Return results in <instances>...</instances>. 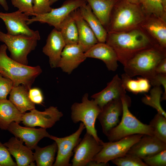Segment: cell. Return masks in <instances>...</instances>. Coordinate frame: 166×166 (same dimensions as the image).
<instances>
[{"label": "cell", "instance_id": "6da1fadb", "mask_svg": "<svg viewBox=\"0 0 166 166\" xmlns=\"http://www.w3.org/2000/svg\"><path fill=\"white\" fill-rule=\"evenodd\" d=\"M105 43L115 51L118 61L123 65L138 52L159 46L140 27L127 31L108 32Z\"/></svg>", "mask_w": 166, "mask_h": 166}, {"label": "cell", "instance_id": "7a4b0ae2", "mask_svg": "<svg viewBox=\"0 0 166 166\" xmlns=\"http://www.w3.org/2000/svg\"><path fill=\"white\" fill-rule=\"evenodd\" d=\"M147 16L140 5L126 0L118 1L111 14L108 32L129 31L140 26Z\"/></svg>", "mask_w": 166, "mask_h": 166}, {"label": "cell", "instance_id": "3957f363", "mask_svg": "<svg viewBox=\"0 0 166 166\" xmlns=\"http://www.w3.org/2000/svg\"><path fill=\"white\" fill-rule=\"evenodd\" d=\"M7 49L4 44L0 45V74L10 79L14 86L22 85L29 90L42 72L40 66H29L13 60L7 55Z\"/></svg>", "mask_w": 166, "mask_h": 166}, {"label": "cell", "instance_id": "277c9868", "mask_svg": "<svg viewBox=\"0 0 166 166\" xmlns=\"http://www.w3.org/2000/svg\"><path fill=\"white\" fill-rule=\"evenodd\" d=\"M166 49L156 46L143 50L135 55L123 65L125 73L130 77L137 75L150 81L156 73L158 64L166 58Z\"/></svg>", "mask_w": 166, "mask_h": 166}, {"label": "cell", "instance_id": "5b68a950", "mask_svg": "<svg viewBox=\"0 0 166 166\" xmlns=\"http://www.w3.org/2000/svg\"><path fill=\"white\" fill-rule=\"evenodd\" d=\"M121 100L123 105L121 120L106 135L109 141H117L135 134L153 136V129L151 126L141 122L130 111L128 108L131 105L130 98L126 95Z\"/></svg>", "mask_w": 166, "mask_h": 166}, {"label": "cell", "instance_id": "8992f818", "mask_svg": "<svg viewBox=\"0 0 166 166\" xmlns=\"http://www.w3.org/2000/svg\"><path fill=\"white\" fill-rule=\"evenodd\" d=\"M88 97V94L85 93L81 102H75L72 105L71 119L74 123L80 121L82 123L86 129V132L92 136L100 143L102 140L98 136L95 124L101 109L93 99L90 100Z\"/></svg>", "mask_w": 166, "mask_h": 166}, {"label": "cell", "instance_id": "52a82bcc", "mask_svg": "<svg viewBox=\"0 0 166 166\" xmlns=\"http://www.w3.org/2000/svg\"><path fill=\"white\" fill-rule=\"evenodd\" d=\"M38 40L34 37L10 35L0 29V41L7 46L10 52V57L25 65H28L27 56L35 49Z\"/></svg>", "mask_w": 166, "mask_h": 166}, {"label": "cell", "instance_id": "ba28073f", "mask_svg": "<svg viewBox=\"0 0 166 166\" xmlns=\"http://www.w3.org/2000/svg\"><path fill=\"white\" fill-rule=\"evenodd\" d=\"M141 134L128 136L114 141L100 142L102 147L92 160L98 163H107L114 159L126 155L131 147L142 136Z\"/></svg>", "mask_w": 166, "mask_h": 166}, {"label": "cell", "instance_id": "9c48e42d", "mask_svg": "<svg viewBox=\"0 0 166 166\" xmlns=\"http://www.w3.org/2000/svg\"><path fill=\"white\" fill-rule=\"evenodd\" d=\"M87 3L85 0H67L59 7L52 8L47 13L35 15L31 18H29L27 24L38 22L42 23H47L60 30L61 25L64 20L73 11Z\"/></svg>", "mask_w": 166, "mask_h": 166}, {"label": "cell", "instance_id": "30bf717a", "mask_svg": "<svg viewBox=\"0 0 166 166\" xmlns=\"http://www.w3.org/2000/svg\"><path fill=\"white\" fill-rule=\"evenodd\" d=\"M85 128L84 124L81 122L78 129L72 134L63 137H58L50 135L49 138L57 144V154L53 166H70L71 157L73 151L81 140L80 136Z\"/></svg>", "mask_w": 166, "mask_h": 166}, {"label": "cell", "instance_id": "8fae6325", "mask_svg": "<svg viewBox=\"0 0 166 166\" xmlns=\"http://www.w3.org/2000/svg\"><path fill=\"white\" fill-rule=\"evenodd\" d=\"M29 16L18 10L11 13L0 12V19L4 22L7 34L11 35H22L41 39L38 30L30 29L27 22Z\"/></svg>", "mask_w": 166, "mask_h": 166}, {"label": "cell", "instance_id": "7c38bea8", "mask_svg": "<svg viewBox=\"0 0 166 166\" xmlns=\"http://www.w3.org/2000/svg\"><path fill=\"white\" fill-rule=\"evenodd\" d=\"M23 113L22 123L26 126H39L47 129L52 127L63 116L62 113L56 107L51 106L43 111L35 109Z\"/></svg>", "mask_w": 166, "mask_h": 166}, {"label": "cell", "instance_id": "4fadbf2b", "mask_svg": "<svg viewBox=\"0 0 166 166\" xmlns=\"http://www.w3.org/2000/svg\"><path fill=\"white\" fill-rule=\"evenodd\" d=\"M102 146L91 135L86 132L74 148L72 166H85L101 149Z\"/></svg>", "mask_w": 166, "mask_h": 166}, {"label": "cell", "instance_id": "5bb4252c", "mask_svg": "<svg viewBox=\"0 0 166 166\" xmlns=\"http://www.w3.org/2000/svg\"><path fill=\"white\" fill-rule=\"evenodd\" d=\"M7 130L15 137L25 142L26 146L31 150L34 149L42 139L45 137L49 138L50 136L46 129L23 127L15 122L10 124Z\"/></svg>", "mask_w": 166, "mask_h": 166}, {"label": "cell", "instance_id": "9a60e30c", "mask_svg": "<svg viewBox=\"0 0 166 166\" xmlns=\"http://www.w3.org/2000/svg\"><path fill=\"white\" fill-rule=\"evenodd\" d=\"M164 150H166V143L154 136L143 135L127 154L134 155L143 160Z\"/></svg>", "mask_w": 166, "mask_h": 166}, {"label": "cell", "instance_id": "2e32d148", "mask_svg": "<svg viewBox=\"0 0 166 166\" xmlns=\"http://www.w3.org/2000/svg\"><path fill=\"white\" fill-rule=\"evenodd\" d=\"M123 105L121 99L113 100L105 105L101 109L97 118L106 136L108 132L119 123V117L122 115Z\"/></svg>", "mask_w": 166, "mask_h": 166}, {"label": "cell", "instance_id": "e0dca14e", "mask_svg": "<svg viewBox=\"0 0 166 166\" xmlns=\"http://www.w3.org/2000/svg\"><path fill=\"white\" fill-rule=\"evenodd\" d=\"M86 58L78 44L66 45L61 52L57 67L70 74Z\"/></svg>", "mask_w": 166, "mask_h": 166}, {"label": "cell", "instance_id": "ac0fdd59", "mask_svg": "<svg viewBox=\"0 0 166 166\" xmlns=\"http://www.w3.org/2000/svg\"><path fill=\"white\" fill-rule=\"evenodd\" d=\"M126 91L122 85L121 78L117 74L107 83L105 89L93 94L91 97L101 109L110 101L114 99H121L125 96Z\"/></svg>", "mask_w": 166, "mask_h": 166}, {"label": "cell", "instance_id": "d6986e66", "mask_svg": "<svg viewBox=\"0 0 166 166\" xmlns=\"http://www.w3.org/2000/svg\"><path fill=\"white\" fill-rule=\"evenodd\" d=\"M66 45L60 30L54 28L49 34L42 52L49 58L52 68L57 67L61 52Z\"/></svg>", "mask_w": 166, "mask_h": 166}, {"label": "cell", "instance_id": "ffe728a7", "mask_svg": "<svg viewBox=\"0 0 166 166\" xmlns=\"http://www.w3.org/2000/svg\"><path fill=\"white\" fill-rule=\"evenodd\" d=\"M85 54L86 58H93L102 60L109 71H116L118 66L116 53L105 42H98L85 52Z\"/></svg>", "mask_w": 166, "mask_h": 166}, {"label": "cell", "instance_id": "44dd1931", "mask_svg": "<svg viewBox=\"0 0 166 166\" xmlns=\"http://www.w3.org/2000/svg\"><path fill=\"white\" fill-rule=\"evenodd\" d=\"M76 25L78 33V44L85 53L98 42L93 31L81 16L79 8L71 14Z\"/></svg>", "mask_w": 166, "mask_h": 166}, {"label": "cell", "instance_id": "7402d4cb", "mask_svg": "<svg viewBox=\"0 0 166 166\" xmlns=\"http://www.w3.org/2000/svg\"><path fill=\"white\" fill-rule=\"evenodd\" d=\"M23 141L15 137L11 138L3 144L15 158L17 166H35L32 150L23 145Z\"/></svg>", "mask_w": 166, "mask_h": 166}, {"label": "cell", "instance_id": "603a6c76", "mask_svg": "<svg viewBox=\"0 0 166 166\" xmlns=\"http://www.w3.org/2000/svg\"><path fill=\"white\" fill-rule=\"evenodd\" d=\"M140 26L154 38L159 45L166 49V21L157 17L150 15L147 16Z\"/></svg>", "mask_w": 166, "mask_h": 166}, {"label": "cell", "instance_id": "cb8c5ba5", "mask_svg": "<svg viewBox=\"0 0 166 166\" xmlns=\"http://www.w3.org/2000/svg\"><path fill=\"white\" fill-rule=\"evenodd\" d=\"M23 113L9 100L6 99L0 100V128L7 130L12 122L19 124L22 121Z\"/></svg>", "mask_w": 166, "mask_h": 166}, {"label": "cell", "instance_id": "d4e9b609", "mask_svg": "<svg viewBox=\"0 0 166 166\" xmlns=\"http://www.w3.org/2000/svg\"><path fill=\"white\" fill-rule=\"evenodd\" d=\"M106 30L113 9L118 0H85ZM107 31V30H106Z\"/></svg>", "mask_w": 166, "mask_h": 166}, {"label": "cell", "instance_id": "484cf974", "mask_svg": "<svg viewBox=\"0 0 166 166\" xmlns=\"http://www.w3.org/2000/svg\"><path fill=\"white\" fill-rule=\"evenodd\" d=\"M80 13L96 36L98 42L105 43L107 32L87 3L79 8Z\"/></svg>", "mask_w": 166, "mask_h": 166}, {"label": "cell", "instance_id": "4316f807", "mask_svg": "<svg viewBox=\"0 0 166 166\" xmlns=\"http://www.w3.org/2000/svg\"><path fill=\"white\" fill-rule=\"evenodd\" d=\"M28 91L25 86H13L9 94V100L21 113L35 109V104L30 99Z\"/></svg>", "mask_w": 166, "mask_h": 166}, {"label": "cell", "instance_id": "83f0119b", "mask_svg": "<svg viewBox=\"0 0 166 166\" xmlns=\"http://www.w3.org/2000/svg\"><path fill=\"white\" fill-rule=\"evenodd\" d=\"M34 158L37 166H52L54 163L55 157L57 152V144H52L41 148L37 145L34 148Z\"/></svg>", "mask_w": 166, "mask_h": 166}, {"label": "cell", "instance_id": "f1b7e54d", "mask_svg": "<svg viewBox=\"0 0 166 166\" xmlns=\"http://www.w3.org/2000/svg\"><path fill=\"white\" fill-rule=\"evenodd\" d=\"M125 73L121 75L122 85L126 90L135 94L148 92L151 87L150 81L143 77L133 79Z\"/></svg>", "mask_w": 166, "mask_h": 166}, {"label": "cell", "instance_id": "f546056e", "mask_svg": "<svg viewBox=\"0 0 166 166\" xmlns=\"http://www.w3.org/2000/svg\"><path fill=\"white\" fill-rule=\"evenodd\" d=\"M60 31L66 45L78 44V36L77 28L71 14L61 23Z\"/></svg>", "mask_w": 166, "mask_h": 166}, {"label": "cell", "instance_id": "4dcf8cb0", "mask_svg": "<svg viewBox=\"0 0 166 166\" xmlns=\"http://www.w3.org/2000/svg\"><path fill=\"white\" fill-rule=\"evenodd\" d=\"M140 4L147 16L153 15L166 21V10L161 0H140Z\"/></svg>", "mask_w": 166, "mask_h": 166}, {"label": "cell", "instance_id": "1f68e13d", "mask_svg": "<svg viewBox=\"0 0 166 166\" xmlns=\"http://www.w3.org/2000/svg\"><path fill=\"white\" fill-rule=\"evenodd\" d=\"M163 92L161 86H154L150 91L149 95H145L141 99L144 104L149 105L155 109L159 113L166 118V113L162 109L160 102L161 96Z\"/></svg>", "mask_w": 166, "mask_h": 166}, {"label": "cell", "instance_id": "d6a6232c", "mask_svg": "<svg viewBox=\"0 0 166 166\" xmlns=\"http://www.w3.org/2000/svg\"><path fill=\"white\" fill-rule=\"evenodd\" d=\"M149 124L153 129V136L166 143V118L157 113L150 121Z\"/></svg>", "mask_w": 166, "mask_h": 166}, {"label": "cell", "instance_id": "836d02e7", "mask_svg": "<svg viewBox=\"0 0 166 166\" xmlns=\"http://www.w3.org/2000/svg\"><path fill=\"white\" fill-rule=\"evenodd\" d=\"M111 161L113 163L118 166H148L139 157L129 154Z\"/></svg>", "mask_w": 166, "mask_h": 166}, {"label": "cell", "instance_id": "e575fe53", "mask_svg": "<svg viewBox=\"0 0 166 166\" xmlns=\"http://www.w3.org/2000/svg\"><path fill=\"white\" fill-rule=\"evenodd\" d=\"M13 5L22 12L30 16H34L33 0H11Z\"/></svg>", "mask_w": 166, "mask_h": 166}, {"label": "cell", "instance_id": "d590c367", "mask_svg": "<svg viewBox=\"0 0 166 166\" xmlns=\"http://www.w3.org/2000/svg\"><path fill=\"white\" fill-rule=\"evenodd\" d=\"M143 160L148 166H166V150L162 151Z\"/></svg>", "mask_w": 166, "mask_h": 166}, {"label": "cell", "instance_id": "8d00e7d4", "mask_svg": "<svg viewBox=\"0 0 166 166\" xmlns=\"http://www.w3.org/2000/svg\"><path fill=\"white\" fill-rule=\"evenodd\" d=\"M33 4L34 16L47 13L52 8L50 0H33Z\"/></svg>", "mask_w": 166, "mask_h": 166}, {"label": "cell", "instance_id": "74e56055", "mask_svg": "<svg viewBox=\"0 0 166 166\" xmlns=\"http://www.w3.org/2000/svg\"><path fill=\"white\" fill-rule=\"evenodd\" d=\"M7 148L0 141V166H17Z\"/></svg>", "mask_w": 166, "mask_h": 166}, {"label": "cell", "instance_id": "f35d334b", "mask_svg": "<svg viewBox=\"0 0 166 166\" xmlns=\"http://www.w3.org/2000/svg\"><path fill=\"white\" fill-rule=\"evenodd\" d=\"M14 86L12 81L0 74V100L6 99Z\"/></svg>", "mask_w": 166, "mask_h": 166}, {"label": "cell", "instance_id": "ab89813d", "mask_svg": "<svg viewBox=\"0 0 166 166\" xmlns=\"http://www.w3.org/2000/svg\"><path fill=\"white\" fill-rule=\"evenodd\" d=\"M151 85L154 86H160L162 85L164 89V92L161 97V101L166 99V74L156 73L150 81Z\"/></svg>", "mask_w": 166, "mask_h": 166}, {"label": "cell", "instance_id": "60d3db41", "mask_svg": "<svg viewBox=\"0 0 166 166\" xmlns=\"http://www.w3.org/2000/svg\"><path fill=\"white\" fill-rule=\"evenodd\" d=\"M29 97L35 104H42L43 102L44 97L41 90L39 88L30 89L28 91Z\"/></svg>", "mask_w": 166, "mask_h": 166}, {"label": "cell", "instance_id": "b9f144b4", "mask_svg": "<svg viewBox=\"0 0 166 166\" xmlns=\"http://www.w3.org/2000/svg\"><path fill=\"white\" fill-rule=\"evenodd\" d=\"M156 72V73L166 74V58L163 59L158 64Z\"/></svg>", "mask_w": 166, "mask_h": 166}, {"label": "cell", "instance_id": "7bdbcfd3", "mask_svg": "<svg viewBox=\"0 0 166 166\" xmlns=\"http://www.w3.org/2000/svg\"><path fill=\"white\" fill-rule=\"evenodd\" d=\"M108 163H98L96 161L91 160L89 162L86 166H109Z\"/></svg>", "mask_w": 166, "mask_h": 166}, {"label": "cell", "instance_id": "ee69618b", "mask_svg": "<svg viewBox=\"0 0 166 166\" xmlns=\"http://www.w3.org/2000/svg\"><path fill=\"white\" fill-rule=\"evenodd\" d=\"M0 5L6 11H8L9 7L6 0H0Z\"/></svg>", "mask_w": 166, "mask_h": 166}, {"label": "cell", "instance_id": "f6af8a7d", "mask_svg": "<svg viewBox=\"0 0 166 166\" xmlns=\"http://www.w3.org/2000/svg\"><path fill=\"white\" fill-rule=\"evenodd\" d=\"M126 0L132 3L140 5V0Z\"/></svg>", "mask_w": 166, "mask_h": 166}, {"label": "cell", "instance_id": "bcb514c9", "mask_svg": "<svg viewBox=\"0 0 166 166\" xmlns=\"http://www.w3.org/2000/svg\"><path fill=\"white\" fill-rule=\"evenodd\" d=\"M161 1L164 10H166V0H161Z\"/></svg>", "mask_w": 166, "mask_h": 166}, {"label": "cell", "instance_id": "7dc6e473", "mask_svg": "<svg viewBox=\"0 0 166 166\" xmlns=\"http://www.w3.org/2000/svg\"><path fill=\"white\" fill-rule=\"evenodd\" d=\"M59 0H50V2L51 5L53 4L55 2H56Z\"/></svg>", "mask_w": 166, "mask_h": 166}]
</instances>
